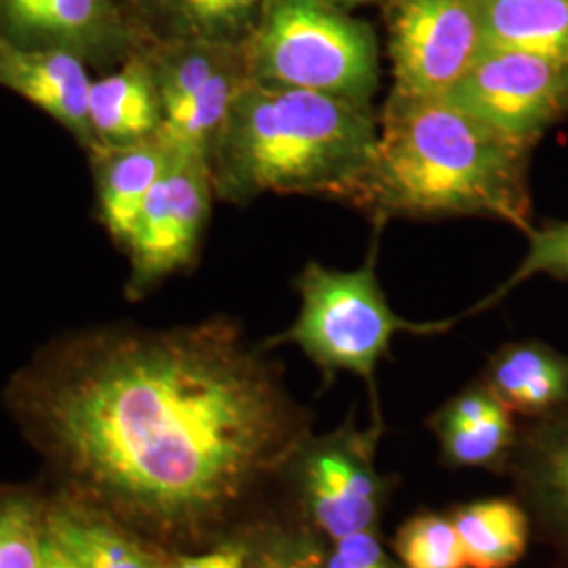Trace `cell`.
<instances>
[{
    "instance_id": "6da1fadb",
    "label": "cell",
    "mask_w": 568,
    "mask_h": 568,
    "mask_svg": "<svg viewBox=\"0 0 568 568\" xmlns=\"http://www.w3.org/2000/svg\"><path fill=\"white\" fill-rule=\"evenodd\" d=\"M4 405L61 497L169 554L239 535L314 434L283 368L227 316L61 335L16 371Z\"/></svg>"
},
{
    "instance_id": "7a4b0ae2",
    "label": "cell",
    "mask_w": 568,
    "mask_h": 568,
    "mask_svg": "<svg viewBox=\"0 0 568 568\" xmlns=\"http://www.w3.org/2000/svg\"><path fill=\"white\" fill-rule=\"evenodd\" d=\"M528 152L445 98L389 93L375 159L349 204L377 222L483 215L528 232Z\"/></svg>"
},
{
    "instance_id": "3957f363",
    "label": "cell",
    "mask_w": 568,
    "mask_h": 568,
    "mask_svg": "<svg viewBox=\"0 0 568 568\" xmlns=\"http://www.w3.org/2000/svg\"><path fill=\"white\" fill-rule=\"evenodd\" d=\"M377 135L373 108L251 81L209 154L215 196L232 204L262 194L349 203L375 159Z\"/></svg>"
},
{
    "instance_id": "277c9868",
    "label": "cell",
    "mask_w": 568,
    "mask_h": 568,
    "mask_svg": "<svg viewBox=\"0 0 568 568\" xmlns=\"http://www.w3.org/2000/svg\"><path fill=\"white\" fill-rule=\"evenodd\" d=\"M300 312L293 325L265 339L267 352L281 345L302 349L331 382L337 373H349L365 382L382 424L377 400V366L389 354L396 335H438L457 318L415 323L398 316L387 304L377 278L375 255L356 270H333L307 262L295 278Z\"/></svg>"
},
{
    "instance_id": "5b68a950",
    "label": "cell",
    "mask_w": 568,
    "mask_h": 568,
    "mask_svg": "<svg viewBox=\"0 0 568 568\" xmlns=\"http://www.w3.org/2000/svg\"><path fill=\"white\" fill-rule=\"evenodd\" d=\"M244 51L253 82L373 108L382 79L377 37L331 0H267Z\"/></svg>"
},
{
    "instance_id": "8992f818",
    "label": "cell",
    "mask_w": 568,
    "mask_h": 568,
    "mask_svg": "<svg viewBox=\"0 0 568 568\" xmlns=\"http://www.w3.org/2000/svg\"><path fill=\"white\" fill-rule=\"evenodd\" d=\"M384 426L358 429L347 417L344 426L312 434L286 467L284 485L297 504L305 527L328 544L361 530H377L386 509L392 480L375 464Z\"/></svg>"
},
{
    "instance_id": "52a82bcc",
    "label": "cell",
    "mask_w": 568,
    "mask_h": 568,
    "mask_svg": "<svg viewBox=\"0 0 568 568\" xmlns=\"http://www.w3.org/2000/svg\"><path fill=\"white\" fill-rule=\"evenodd\" d=\"M445 100L509 142L532 148L568 112V61L483 47Z\"/></svg>"
},
{
    "instance_id": "ba28073f",
    "label": "cell",
    "mask_w": 568,
    "mask_h": 568,
    "mask_svg": "<svg viewBox=\"0 0 568 568\" xmlns=\"http://www.w3.org/2000/svg\"><path fill=\"white\" fill-rule=\"evenodd\" d=\"M215 199L209 159L175 150L124 246L129 255L124 295L131 302L194 264Z\"/></svg>"
},
{
    "instance_id": "9c48e42d",
    "label": "cell",
    "mask_w": 568,
    "mask_h": 568,
    "mask_svg": "<svg viewBox=\"0 0 568 568\" xmlns=\"http://www.w3.org/2000/svg\"><path fill=\"white\" fill-rule=\"evenodd\" d=\"M480 49L478 0H392L387 7L394 95L445 98Z\"/></svg>"
},
{
    "instance_id": "30bf717a",
    "label": "cell",
    "mask_w": 568,
    "mask_h": 568,
    "mask_svg": "<svg viewBox=\"0 0 568 568\" xmlns=\"http://www.w3.org/2000/svg\"><path fill=\"white\" fill-rule=\"evenodd\" d=\"M0 34L23 47L70 51L100 70L148 47L126 0H0Z\"/></svg>"
},
{
    "instance_id": "8fae6325",
    "label": "cell",
    "mask_w": 568,
    "mask_h": 568,
    "mask_svg": "<svg viewBox=\"0 0 568 568\" xmlns=\"http://www.w3.org/2000/svg\"><path fill=\"white\" fill-rule=\"evenodd\" d=\"M504 474L527 509L532 537L568 562V403L518 426Z\"/></svg>"
},
{
    "instance_id": "7c38bea8",
    "label": "cell",
    "mask_w": 568,
    "mask_h": 568,
    "mask_svg": "<svg viewBox=\"0 0 568 568\" xmlns=\"http://www.w3.org/2000/svg\"><path fill=\"white\" fill-rule=\"evenodd\" d=\"M89 68L70 51L23 47L0 34V87L60 122L84 152L95 145L89 121Z\"/></svg>"
},
{
    "instance_id": "4fadbf2b",
    "label": "cell",
    "mask_w": 568,
    "mask_h": 568,
    "mask_svg": "<svg viewBox=\"0 0 568 568\" xmlns=\"http://www.w3.org/2000/svg\"><path fill=\"white\" fill-rule=\"evenodd\" d=\"M87 154L95 180L100 222L124 251L150 192L175 159V148L159 131L140 142L100 143Z\"/></svg>"
},
{
    "instance_id": "5bb4252c",
    "label": "cell",
    "mask_w": 568,
    "mask_h": 568,
    "mask_svg": "<svg viewBox=\"0 0 568 568\" xmlns=\"http://www.w3.org/2000/svg\"><path fill=\"white\" fill-rule=\"evenodd\" d=\"M44 530L79 568H169L171 554L95 509L47 499Z\"/></svg>"
},
{
    "instance_id": "9a60e30c",
    "label": "cell",
    "mask_w": 568,
    "mask_h": 568,
    "mask_svg": "<svg viewBox=\"0 0 568 568\" xmlns=\"http://www.w3.org/2000/svg\"><path fill=\"white\" fill-rule=\"evenodd\" d=\"M89 121L95 145L140 142L161 131L163 102L145 49L93 79Z\"/></svg>"
},
{
    "instance_id": "2e32d148",
    "label": "cell",
    "mask_w": 568,
    "mask_h": 568,
    "mask_svg": "<svg viewBox=\"0 0 568 568\" xmlns=\"http://www.w3.org/2000/svg\"><path fill=\"white\" fill-rule=\"evenodd\" d=\"M480 382L511 415L541 417L568 403V354L544 342H511L488 356Z\"/></svg>"
},
{
    "instance_id": "e0dca14e",
    "label": "cell",
    "mask_w": 568,
    "mask_h": 568,
    "mask_svg": "<svg viewBox=\"0 0 568 568\" xmlns=\"http://www.w3.org/2000/svg\"><path fill=\"white\" fill-rule=\"evenodd\" d=\"M267 0H126L148 44L215 42L244 47Z\"/></svg>"
},
{
    "instance_id": "ac0fdd59",
    "label": "cell",
    "mask_w": 568,
    "mask_h": 568,
    "mask_svg": "<svg viewBox=\"0 0 568 568\" xmlns=\"http://www.w3.org/2000/svg\"><path fill=\"white\" fill-rule=\"evenodd\" d=\"M469 568H511L527 556L532 525L518 497L467 501L448 514Z\"/></svg>"
},
{
    "instance_id": "d6986e66",
    "label": "cell",
    "mask_w": 568,
    "mask_h": 568,
    "mask_svg": "<svg viewBox=\"0 0 568 568\" xmlns=\"http://www.w3.org/2000/svg\"><path fill=\"white\" fill-rule=\"evenodd\" d=\"M483 47L568 61V0H478Z\"/></svg>"
},
{
    "instance_id": "ffe728a7",
    "label": "cell",
    "mask_w": 568,
    "mask_h": 568,
    "mask_svg": "<svg viewBox=\"0 0 568 568\" xmlns=\"http://www.w3.org/2000/svg\"><path fill=\"white\" fill-rule=\"evenodd\" d=\"M434 436L445 466L506 471L509 453L518 436V424L509 410H501L474 426L434 429Z\"/></svg>"
},
{
    "instance_id": "44dd1931",
    "label": "cell",
    "mask_w": 568,
    "mask_h": 568,
    "mask_svg": "<svg viewBox=\"0 0 568 568\" xmlns=\"http://www.w3.org/2000/svg\"><path fill=\"white\" fill-rule=\"evenodd\" d=\"M403 568H469L459 532L448 514L419 511L405 520L394 539Z\"/></svg>"
},
{
    "instance_id": "7402d4cb",
    "label": "cell",
    "mask_w": 568,
    "mask_h": 568,
    "mask_svg": "<svg viewBox=\"0 0 568 568\" xmlns=\"http://www.w3.org/2000/svg\"><path fill=\"white\" fill-rule=\"evenodd\" d=\"M47 501L26 488H0V568H37Z\"/></svg>"
},
{
    "instance_id": "603a6c76",
    "label": "cell",
    "mask_w": 568,
    "mask_h": 568,
    "mask_svg": "<svg viewBox=\"0 0 568 568\" xmlns=\"http://www.w3.org/2000/svg\"><path fill=\"white\" fill-rule=\"evenodd\" d=\"M528 248L518 267L509 274L480 304L467 314L485 312L490 305L501 302L509 293L535 276H551L556 281H568V222H551L537 230H528Z\"/></svg>"
},
{
    "instance_id": "cb8c5ba5",
    "label": "cell",
    "mask_w": 568,
    "mask_h": 568,
    "mask_svg": "<svg viewBox=\"0 0 568 568\" xmlns=\"http://www.w3.org/2000/svg\"><path fill=\"white\" fill-rule=\"evenodd\" d=\"M257 568H326L321 535L310 527H260Z\"/></svg>"
},
{
    "instance_id": "d4e9b609",
    "label": "cell",
    "mask_w": 568,
    "mask_h": 568,
    "mask_svg": "<svg viewBox=\"0 0 568 568\" xmlns=\"http://www.w3.org/2000/svg\"><path fill=\"white\" fill-rule=\"evenodd\" d=\"M255 530L225 537L209 548L171 554L169 568H257Z\"/></svg>"
},
{
    "instance_id": "484cf974",
    "label": "cell",
    "mask_w": 568,
    "mask_h": 568,
    "mask_svg": "<svg viewBox=\"0 0 568 568\" xmlns=\"http://www.w3.org/2000/svg\"><path fill=\"white\" fill-rule=\"evenodd\" d=\"M508 410L501 405L480 379L457 392L453 398H448L429 419L427 427L440 429V427L474 426L480 422H487L497 413Z\"/></svg>"
},
{
    "instance_id": "4316f807",
    "label": "cell",
    "mask_w": 568,
    "mask_h": 568,
    "mask_svg": "<svg viewBox=\"0 0 568 568\" xmlns=\"http://www.w3.org/2000/svg\"><path fill=\"white\" fill-rule=\"evenodd\" d=\"M326 568H403L379 541V530H361L333 541L326 551Z\"/></svg>"
},
{
    "instance_id": "83f0119b",
    "label": "cell",
    "mask_w": 568,
    "mask_h": 568,
    "mask_svg": "<svg viewBox=\"0 0 568 568\" xmlns=\"http://www.w3.org/2000/svg\"><path fill=\"white\" fill-rule=\"evenodd\" d=\"M37 568H79L74 565V560L63 551V549L49 537V532L44 530L41 541V551H39V560Z\"/></svg>"
},
{
    "instance_id": "f1b7e54d",
    "label": "cell",
    "mask_w": 568,
    "mask_h": 568,
    "mask_svg": "<svg viewBox=\"0 0 568 568\" xmlns=\"http://www.w3.org/2000/svg\"><path fill=\"white\" fill-rule=\"evenodd\" d=\"M333 4H337V7H361V4H371V2H382V0H331Z\"/></svg>"
},
{
    "instance_id": "f546056e",
    "label": "cell",
    "mask_w": 568,
    "mask_h": 568,
    "mask_svg": "<svg viewBox=\"0 0 568 568\" xmlns=\"http://www.w3.org/2000/svg\"><path fill=\"white\" fill-rule=\"evenodd\" d=\"M565 568H568V562H567V567H565Z\"/></svg>"
}]
</instances>
